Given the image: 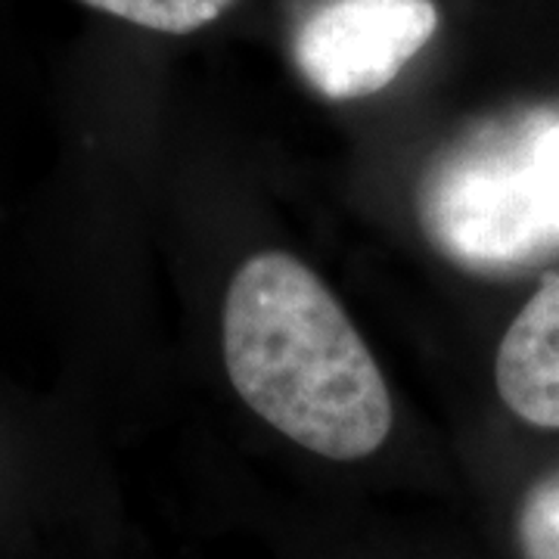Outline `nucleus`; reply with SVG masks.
<instances>
[{"label": "nucleus", "mask_w": 559, "mask_h": 559, "mask_svg": "<svg viewBox=\"0 0 559 559\" xmlns=\"http://www.w3.org/2000/svg\"><path fill=\"white\" fill-rule=\"evenodd\" d=\"M495 382L516 417L540 429H559V271L503 333Z\"/></svg>", "instance_id": "4"}, {"label": "nucleus", "mask_w": 559, "mask_h": 559, "mask_svg": "<svg viewBox=\"0 0 559 559\" xmlns=\"http://www.w3.org/2000/svg\"><path fill=\"white\" fill-rule=\"evenodd\" d=\"M439 28L432 0H323L301 22L293 57L326 100H358L399 79Z\"/></svg>", "instance_id": "3"}, {"label": "nucleus", "mask_w": 559, "mask_h": 559, "mask_svg": "<svg viewBox=\"0 0 559 559\" xmlns=\"http://www.w3.org/2000/svg\"><path fill=\"white\" fill-rule=\"evenodd\" d=\"M419 227L469 271H513L559 252V109L481 124L426 165Z\"/></svg>", "instance_id": "2"}, {"label": "nucleus", "mask_w": 559, "mask_h": 559, "mask_svg": "<svg viewBox=\"0 0 559 559\" xmlns=\"http://www.w3.org/2000/svg\"><path fill=\"white\" fill-rule=\"evenodd\" d=\"M100 13L165 35H190L215 22L234 0H81Z\"/></svg>", "instance_id": "5"}, {"label": "nucleus", "mask_w": 559, "mask_h": 559, "mask_svg": "<svg viewBox=\"0 0 559 559\" xmlns=\"http://www.w3.org/2000/svg\"><path fill=\"white\" fill-rule=\"evenodd\" d=\"M522 559H559V473L532 485L516 520Z\"/></svg>", "instance_id": "6"}, {"label": "nucleus", "mask_w": 559, "mask_h": 559, "mask_svg": "<svg viewBox=\"0 0 559 559\" xmlns=\"http://www.w3.org/2000/svg\"><path fill=\"white\" fill-rule=\"evenodd\" d=\"M224 364L259 417L320 457H370L389 439L392 399L367 342L286 252H261L237 271L224 301Z\"/></svg>", "instance_id": "1"}]
</instances>
